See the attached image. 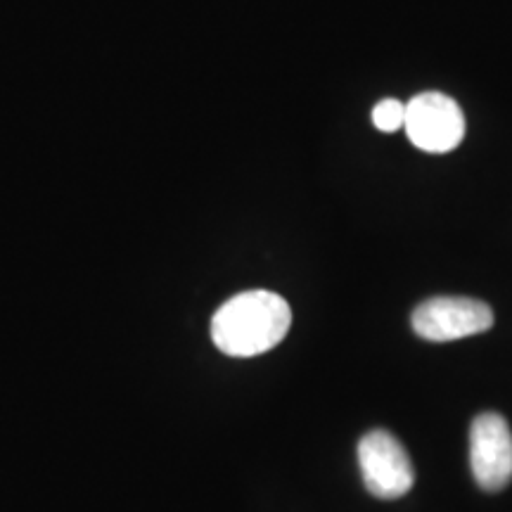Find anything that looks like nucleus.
I'll list each match as a JSON object with an SVG mask.
<instances>
[{
	"mask_svg": "<svg viewBox=\"0 0 512 512\" xmlns=\"http://www.w3.org/2000/svg\"><path fill=\"white\" fill-rule=\"evenodd\" d=\"M292 325L290 304L268 290L242 292L228 299L211 320L216 349L233 358L259 356L278 347Z\"/></svg>",
	"mask_w": 512,
	"mask_h": 512,
	"instance_id": "f257e3e1",
	"label": "nucleus"
},
{
	"mask_svg": "<svg viewBox=\"0 0 512 512\" xmlns=\"http://www.w3.org/2000/svg\"><path fill=\"white\" fill-rule=\"evenodd\" d=\"M403 131L411 143L430 155L456 150L465 138V117L460 105L444 93H420L406 102Z\"/></svg>",
	"mask_w": 512,
	"mask_h": 512,
	"instance_id": "f03ea898",
	"label": "nucleus"
},
{
	"mask_svg": "<svg viewBox=\"0 0 512 512\" xmlns=\"http://www.w3.org/2000/svg\"><path fill=\"white\" fill-rule=\"evenodd\" d=\"M358 465L366 489L382 501L406 496L415 482V470L408 451L396 437L373 430L358 441Z\"/></svg>",
	"mask_w": 512,
	"mask_h": 512,
	"instance_id": "7ed1b4c3",
	"label": "nucleus"
},
{
	"mask_svg": "<svg viewBox=\"0 0 512 512\" xmlns=\"http://www.w3.org/2000/svg\"><path fill=\"white\" fill-rule=\"evenodd\" d=\"M415 335L427 342H456L494 328L489 304L470 297H434L413 311Z\"/></svg>",
	"mask_w": 512,
	"mask_h": 512,
	"instance_id": "20e7f679",
	"label": "nucleus"
},
{
	"mask_svg": "<svg viewBox=\"0 0 512 512\" xmlns=\"http://www.w3.org/2000/svg\"><path fill=\"white\" fill-rule=\"evenodd\" d=\"M470 467L475 482L489 494L512 479V432L503 415L482 413L470 427Z\"/></svg>",
	"mask_w": 512,
	"mask_h": 512,
	"instance_id": "39448f33",
	"label": "nucleus"
},
{
	"mask_svg": "<svg viewBox=\"0 0 512 512\" xmlns=\"http://www.w3.org/2000/svg\"><path fill=\"white\" fill-rule=\"evenodd\" d=\"M373 124L384 133L399 131V128H403V124H406V102L396 98L377 102L373 110Z\"/></svg>",
	"mask_w": 512,
	"mask_h": 512,
	"instance_id": "423d86ee",
	"label": "nucleus"
}]
</instances>
